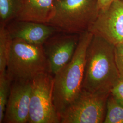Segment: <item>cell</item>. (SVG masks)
<instances>
[{
    "label": "cell",
    "mask_w": 123,
    "mask_h": 123,
    "mask_svg": "<svg viewBox=\"0 0 123 123\" xmlns=\"http://www.w3.org/2000/svg\"><path fill=\"white\" fill-rule=\"evenodd\" d=\"M31 81H13L3 123H28Z\"/></svg>",
    "instance_id": "cell-9"
},
{
    "label": "cell",
    "mask_w": 123,
    "mask_h": 123,
    "mask_svg": "<svg viewBox=\"0 0 123 123\" xmlns=\"http://www.w3.org/2000/svg\"><path fill=\"white\" fill-rule=\"evenodd\" d=\"M119 0H98V13L109 7L110 5Z\"/></svg>",
    "instance_id": "cell-18"
},
{
    "label": "cell",
    "mask_w": 123,
    "mask_h": 123,
    "mask_svg": "<svg viewBox=\"0 0 123 123\" xmlns=\"http://www.w3.org/2000/svg\"><path fill=\"white\" fill-rule=\"evenodd\" d=\"M115 47L94 35L87 50L82 89L109 93L120 79L115 58Z\"/></svg>",
    "instance_id": "cell-1"
},
{
    "label": "cell",
    "mask_w": 123,
    "mask_h": 123,
    "mask_svg": "<svg viewBox=\"0 0 123 123\" xmlns=\"http://www.w3.org/2000/svg\"><path fill=\"white\" fill-rule=\"evenodd\" d=\"M79 35L58 32L43 45L49 72L53 76L72 59L79 42Z\"/></svg>",
    "instance_id": "cell-7"
},
{
    "label": "cell",
    "mask_w": 123,
    "mask_h": 123,
    "mask_svg": "<svg viewBox=\"0 0 123 123\" xmlns=\"http://www.w3.org/2000/svg\"><path fill=\"white\" fill-rule=\"evenodd\" d=\"M23 0H0V25L6 26L20 13Z\"/></svg>",
    "instance_id": "cell-12"
},
{
    "label": "cell",
    "mask_w": 123,
    "mask_h": 123,
    "mask_svg": "<svg viewBox=\"0 0 123 123\" xmlns=\"http://www.w3.org/2000/svg\"><path fill=\"white\" fill-rule=\"evenodd\" d=\"M88 31L114 46L123 42V0H119L98 13Z\"/></svg>",
    "instance_id": "cell-8"
},
{
    "label": "cell",
    "mask_w": 123,
    "mask_h": 123,
    "mask_svg": "<svg viewBox=\"0 0 123 123\" xmlns=\"http://www.w3.org/2000/svg\"><path fill=\"white\" fill-rule=\"evenodd\" d=\"M28 123H60L53 101L54 76L49 72L31 80Z\"/></svg>",
    "instance_id": "cell-5"
},
{
    "label": "cell",
    "mask_w": 123,
    "mask_h": 123,
    "mask_svg": "<svg viewBox=\"0 0 123 123\" xmlns=\"http://www.w3.org/2000/svg\"><path fill=\"white\" fill-rule=\"evenodd\" d=\"M49 72V65L43 45L12 40L6 73L12 81H31Z\"/></svg>",
    "instance_id": "cell-4"
},
{
    "label": "cell",
    "mask_w": 123,
    "mask_h": 123,
    "mask_svg": "<svg viewBox=\"0 0 123 123\" xmlns=\"http://www.w3.org/2000/svg\"><path fill=\"white\" fill-rule=\"evenodd\" d=\"M110 94L92 93L82 89L59 115L60 123H104Z\"/></svg>",
    "instance_id": "cell-6"
},
{
    "label": "cell",
    "mask_w": 123,
    "mask_h": 123,
    "mask_svg": "<svg viewBox=\"0 0 123 123\" xmlns=\"http://www.w3.org/2000/svg\"><path fill=\"white\" fill-rule=\"evenodd\" d=\"M115 58L120 78L123 79V42L115 47Z\"/></svg>",
    "instance_id": "cell-16"
},
{
    "label": "cell",
    "mask_w": 123,
    "mask_h": 123,
    "mask_svg": "<svg viewBox=\"0 0 123 123\" xmlns=\"http://www.w3.org/2000/svg\"><path fill=\"white\" fill-rule=\"evenodd\" d=\"M104 123H123V106L110 93L106 104Z\"/></svg>",
    "instance_id": "cell-14"
},
{
    "label": "cell",
    "mask_w": 123,
    "mask_h": 123,
    "mask_svg": "<svg viewBox=\"0 0 123 123\" xmlns=\"http://www.w3.org/2000/svg\"><path fill=\"white\" fill-rule=\"evenodd\" d=\"M55 12L47 24L59 32L80 34L98 15V0H54Z\"/></svg>",
    "instance_id": "cell-3"
},
{
    "label": "cell",
    "mask_w": 123,
    "mask_h": 123,
    "mask_svg": "<svg viewBox=\"0 0 123 123\" xmlns=\"http://www.w3.org/2000/svg\"><path fill=\"white\" fill-rule=\"evenodd\" d=\"M110 93L123 106V79L120 78L118 82L111 89Z\"/></svg>",
    "instance_id": "cell-17"
},
{
    "label": "cell",
    "mask_w": 123,
    "mask_h": 123,
    "mask_svg": "<svg viewBox=\"0 0 123 123\" xmlns=\"http://www.w3.org/2000/svg\"><path fill=\"white\" fill-rule=\"evenodd\" d=\"M93 36L88 31L80 34L72 59L54 76L53 101L59 116L82 90L86 54Z\"/></svg>",
    "instance_id": "cell-2"
},
{
    "label": "cell",
    "mask_w": 123,
    "mask_h": 123,
    "mask_svg": "<svg viewBox=\"0 0 123 123\" xmlns=\"http://www.w3.org/2000/svg\"><path fill=\"white\" fill-rule=\"evenodd\" d=\"M12 38L6 27L0 26V74L6 72Z\"/></svg>",
    "instance_id": "cell-13"
},
{
    "label": "cell",
    "mask_w": 123,
    "mask_h": 123,
    "mask_svg": "<svg viewBox=\"0 0 123 123\" xmlns=\"http://www.w3.org/2000/svg\"><path fill=\"white\" fill-rule=\"evenodd\" d=\"M12 82L6 72L0 74V123H2L3 121Z\"/></svg>",
    "instance_id": "cell-15"
},
{
    "label": "cell",
    "mask_w": 123,
    "mask_h": 123,
    "mask_svg": "<svg viewBox=\"0 0 123 123\" xmlns=\"http://www.w3.org/2000/svg\"><path fill=\"white\" fill-rule=\"evenodd\" d=\"M6 27L12 39H19L39 45H43L49 37L59 32L47 24L17 20L10 22Z\"/></svg>",
    "instance_id": "cell-10"
},
{
    "label": "cell",
    "mask_w": 123,
    "mask_h": 123,
    "mask_svg": "<svg viewBox=\"0 0 123 123\" xmlns=\"http://www.w3.org/2000/svg\"><path fill=\"white\" fill-rule=\"evenodd\" d=\"M54 12V0H23L22 9L15 20L47 24Z\"/></svg>",
    "instance_id": "cell-11"
}]
</instances>
